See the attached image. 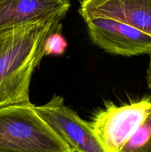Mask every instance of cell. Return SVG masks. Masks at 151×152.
<instances>
[{"instance_id": "6da1fadb", "label": "cell", "mask_w": 151, "mask_h": 152, "mask_svg": "<svg viewBox=\"0 0 151 152\" xmlns=\"http://www.w3.org/2000/svg\"><path fill=\"white\" fill-rule=\"evenodd\" d=\"M61 22H37L0 31V108L31 104V77L45 55L48 37L61 32Z\"/></svg>"}, {"instance_id": "7a4b0ae2", "label": "cell", "mask_w": 151, "mask_h": 152, "mask_svg": "<svg viewBox=\"0 0 151 152\" xmlns=\"http://www.w3.org/2000/svg\"><path fill=\"white\" fill-rule=\"evenodd\" d=\"M0 152H73L32 103L0 108Z\"/></svg>"}, {"instance_id": "3957f363", "label": "cell", "mask_w": 151, "mask_h": 152, "mask_svg": "<svg viewBox=\"0 0 151 152\" xmlns=\"http://www.w3.org/2000/svg\"><path fill=\"white\" fill-rule=\"evenodd\" d=\"M151 108L147 99L116 106L110 104L90 123L95 135L107 152H119Z\"/></svg>"}, {"instance_id": "277c9868", "label": "cell", "mask_w": 151, "mask_h": 152, "mask_svg": "<svg viewBox=\"0 0 151 152\" xmlns=\"http://www.w3.org/2000/svg\"><path fill=\"white\" fill-rule=\"evenodd\" d=\"M38 116L75 152H107L95 135L90 123L67 106L62 96H54L47 103L35 106Z\"/></svg>"}, {"instance_id": "5b68a950", "label": "cell", "mask_w": 151, "mask_h": 152, "mask_svg": "<svg viewBox=\"0 0 151 152\" xmlns=\"http://www.w3.org/2000/svg\"><path fill=\"white\" fill-rule=\"evenodd\" d=\"M93 44L107 53L124 56L149 54L151 35L119 21L105 17L86 22Z\"/></svg>"}, {"instance_id": "8992f818", "label": "cell", "mask_w": 151, "mask_h": 152, "mask_svg": "<svg viewBox=\"0 0 151 152\" xmlns=\"http://www.w3.org/2000/svg\"><path fill=\"white\" fill-rule=\"evenodd\" d=\"M79 13L85 22L109 18L151 35V0H81Z\"/></svg>"}, {"instance_id": "52a82bcc", "label": "cell", "mask_w": 151, "mask_h": 152, "mask_svg": "<svg viewBox=\"0 0 151 152\" xmlns=\"http://www.w3.org/2000/svg\"><path fill=\"white\" fill-rule=\"evenodd\" d=\"M70 0H0V31L37 22L62 21Z\"/></svg>"}, {"instance_id": "ba28073f", "label": "cell", "mask_w": 151, "mask_h": 152, "mask_svg": "<svg viewBox=\"0 0 151 152\" xmlns=\"http://www.w3.org/2000/svg\"><path fill=\"white\" fill-rule=\"evenodd\" d=\"M119 152H151V108Z\"/></svg>"}, {"instance_id": "9c48e42d", "label": "cell", "mask_w": 151, "mask_h": 152, "mask_svg": "<svg viewBox=\"0 0 151 152\" xmlns=\"http://www.w3.org/2000/svg\"><path fill=\"white\" fill-rule=\"evenodd\" d=\"M65 48L66 42L60 35V32L53 33L49 36L46 42L45 54H59L65 51Z\"/></svg>"}, {"instance_id": "30bf717a", "label": "cell", "mask_w": 151, "mask_h": 152, "mask_svg": "<svg viewBox=\"0 0 151 152\" xmlns=\"http://www.w3.org/2000/svg\"><path fill=\"white\" fill-rule=\"evenodd\" d=\"M150 55V62H149V67H148L147 70V81L149 87L151 89V52L149 53Z\"/></svg>"}, {"instance_id": "8fae6325", "label": "cell", "mask_w": 151, "mask_h": 152, "mask_svg": "<svg viewBox=\"0 0 151 152\" xmlns=\"http://www.w3.org/2000/svg\"><path fill=\"white\" fill-rule=\"evenodd\" d=\"M73 152H75V151H73Z\"/></svg>"}]
</instances>
